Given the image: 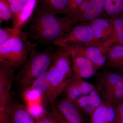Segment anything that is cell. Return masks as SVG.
<instances>
[{"label":"cell","instance_id":"obj_1","mask_svg":"<svg viewBox=\"0 0 123 123\" xmlns=\"http://www.w3.org/2000/svg\"><path fill=\"white\" fill-rule=\"evenodd\" d=\"M27 23L28 38L44 44L53 43L76 25L72 18L65 15L58 17L36 9Z\"/></svg>","mask_w":123,"mask_h":123},{"label":"cell","instance_id":"obj_2","mask_svg":"<svg viewBox=\"0 0 123 123\" xmlns=\"http://www.w3.org/2000/svg\"><path fill=\"white\" fill-rule=\"evenodd\" d=\"M70 58V52L65 49L60 48L55 52L48 70L50 77V86L42 99L45 105L54 104L73 76Z\"/></svg>","mask_w":123,"mask_h":123},{"label":"cell","instance_id":"obj_3","mask_svg":"<svg viewBox=\"0 0 123 123\" xmlns=\"http://www.w3.org/2000/svg\"><path fill=\"white\" fill-rule=\"evenodd\" d=\"M36 48L31 51L22 68L14 75V82L23 92L48 70L55 53L52 48H47L42 51Z\"/></svg>","mask_w":123,"mask_h":123},{"label":"cell","instance_id":"obj_4","mask_svg":"<svg viewBox=\"0 0 123 123\" xmlns=\"http://www.w3.org/2000/svg\"><path fill=\"white\" fill-rule=\"evenodd\" d=\"M28 38L16 37L0 45V66L15 70L23 66L31 51L38 43H33Z\"/></svg>","mask_w":123,"mask_h":123},{"label":"cell","instance_id":"obj_5","mask_svg":"<svg viewBox=\"0 0 123 123\" xmlns=\"http://www.w3.org/2000/svg\"><path fill=\"white\" fill-rule=\"evenodd\" d=\"M95 87L104 102L115 106L123 102V73L105 69L97 76Z\"/></svg>","mask_w":123,"mask_h":123},{"label":"cell","instance_id":"obj_6","mask_svg":"<svg viewBox=\"0 0 123 123\" xmlns=\"http://www.w3.org/2000/svg\"><path fill=\"white\" fill-rule=\"evenodd\" d=\"M93 39L92 27L89 23L76 24L53 44L62 48L79 44L91 43Z\"/></svg>","mask_w":123,"mask_h":123},{"label":"cell","instance_id":"obj_7","mask_svg":"<svg viewBox=\"0 0 123 123\" xmlns=\"http://www.w3.org/2000/svg\"><path fill=\"white\" fill-rule=\"evenodd\" d=\"M73 51L87 57L97 68H104L106 62V52L99 44L91 43L72 45L63 48Z\"/></svg>","mask_w":123,"mask_h":123},{"label":"cell","instance_id":"obj_8","mask_svg":"<svg viewBox=\"0 0 123 123\" xmlns=\"http://www.w3.org/2000/svg\"><path fill=\"white\" fill-rule=\"evenodd\" d=\"M103 0H84L80 10L73 18L76 24H88L103 14Z\"/></svg>","mask_w":123,"mask_h":123},{"label":"cell","instance_id":"obj_9","mask_svg":"<svg viewBox=\"0 0 123 123\" xmlns=\"http://www.w3.org/2000/svg\"><path fill=\"white\" fill-rule=\"evenodd\" d=\"M65 49L70 53L74 75L85 79L90 78L97 74L98 69L91 61L84 56Z\"/></svg>","mask_w":123,"mask_h":123},{"label":"cell","instance_id":"obj_10","mask_svg":"<svg viewBox=\"0 0 123 123\" xmlns=\"http://www.w3.org/2000/svg\"><path fill=\"white\" fill-rule=\"evenodd\" d=\"M96 89L95 86L86 81L85 79L73 75L63 93L64 98L75 102L80 97L89 94Z\"/></svg>","mask_w":123,"mask_h":123},{"label":"cell","instance_id":"obj_11","mask_svg":"<svg viewBox=\"0 0 123 123\" xmlns=\"http://www.w3.org/2000/svg\"><path fill=\"white\" fill-rule=\"evenodd\" d=\"M89 24L92 27L93 34L92 43L101 44L106 42L112 35L114 29V20L99 17Z\"/></svg>","mask_w":123,"mask_h":123},{"label":"cell","instance_id":"obj_12","mask_svg":"<svg viewBox=\"0 0 123 123\" xmlns=\"http://www.w3.org/2000/svg\"><path fill=\"white\" fill-rule=\"evenodd\" d=\"M15 71L10 68H0V109L6 108L12 98L11 92L14 81Z\"/></svg>","mask_w":123,"mask_h":123},{"label":"cell","instance_id":"obj_13","mask_svg":"<svg viewBox=\"0 0 123 123\" xmlns=\"http://www.w3.org/2000/svg\"><path fill=\"white\" fill-rule=\"evenodd\" d=\"M54 105L60 114L69 123H85L83 112L75 102L64 98Z\"/></svg>","mask_w":123,"mask_h":123},{"label":"cell","instance_id":"obj_14","mask_svg":"<svg viewBox=\"0 0 123 123\" xmlns=\"http://www.w3.org/2000/svg\"><path fill=\"white\" fill-rule=\"evenodd\" d=\"M6 110L12 123H36L35 119L26 108L12 97L7 104Z\"/></svg>","mask_w":123,"mask_h":123},{"label":"cell","instance_id":"obj_15","mask_svg":"<svg viewBox=\"0 0 123 123\" xmlns=\"http://www.w3.org/2000/svg\"><path fill=\"white\" fill-rule=\"evenodd\" d=\"M104 68L107 70L123 72V45L115 44L108 49Z\"/></svg>","mask_w":123,"mask_h":123},{"label":"cell","instance_id":"obj_16","mask_svg":"<svg viewBox=\"0 0 123 123\" xmlns=\"http://www.w3.org/2000/svg\"><path fill=\"white\" fill-rule=\"evenodd\" d=\"M74 102L82 112L90 116L103 101L97 89L89 94L80 97Z\"/></svg>","mask_w":123,"mask_h":123},{"label":"cell","instance_id":"obj_17","mask_svg":"<svg viewBox=\"0 0 123 123\" xmlns=\"http://www.w3.org/2000/svg\"><path fill=\"white\" fill-rule=\"evenodd\" d=\"M90 116L89 123H114L116 118L115 106L103 102Z\"/></svg>","mask_w":123,"mask_h":123},{"label":"cell","instance_id":"obj_18","mask_svg":"<svg viewBox=\"0 0 123 123\" xmlns=\"http://www.w3.org/2000/svg\"><path fill=\"white\" fill-rule=\"evenodd\" d=\"M38 0H28L14 16L12 20L13 27L21 29L25 25L34 14L37 5Z\"/></svg>","mask_w":123,"mask_h":123},{"label":"cell","instance_id":"obj_19","mask_svg":"<svg viewBox=\"0 0 123 123\" xmlns=\"http://www.w3.org/2000/svg\"><path fill=\"white\" fill-rule=\"evenodd\" d=\"M68 5V0H38L36 9L66 15Z\"/></svg>","mask_w":123,"mask_h":123},{"label":"cell","instance_id":"obj_20","mask_svg":"<svg viewBox=\"0 0 123 123\" xmlns=\"http://www.w3.org/2000/svg\"><path fill=\"white\" fill-rule=\"evenodd\" d=\"M114 29L112 35L101 45L106 52L108 49L115 44L123 45V14L114 20Z\"/></svg>","mask_w":123,"mask_h":123},{"label":"cell","instance_id":"obj_21","mask_svg":"<svg viewBox=\"0 0 123 123\" xmlns=\"http://www.w3.org/2000/svg\"><path fill=\"white\" fill-rule=\"evenodd\" d=\"M50 81V73L46 71L36 79L24 92L34 93L42 98L44 97L48 90Z\"/></svg>","mask_w":123,"mask_h":123},{"label":"cell","instance_id":"obj_22","mask_svg":"<svg viewBox=\"0 0 123 123\" xmlns=\"http://www.w3.org/2000/svg\"><path fill=\"white\" fill-rule=\"evenodd\" d=\"M103 15L114 20L123 14V0H103Z\"/></svg>","mask_w":123,"mask_h":123},{"label":"cell","instance_id":"obj_23","mask_svg":"<svg viewBox=\"0 0 123 123\" xmlns=\"http://www.w3.org/2000/svg\"><path fill=\"white\" fill-rule=\"evenodd\" d=\"M16 37L27 38L26 31H23L21 29L12 27H6L0 29V45L7 40Z\"/></svg>","mask_w":123,"mask_h":123},{"label":"cell","instance_id":"obj_24","mask_svg":"<svg viewBox=\"0 0 123 123\" xmlns=\"http://www.w3.org/2000/svg\"><path fill=\"white\" fill-rule=\"evenodd\" d=\"M14 15L7 0H0V20L8 21L13 20Z\"/></svg>","mask_w":123,"mask_h":123},{"label":"cell","instance_id":"obj_25","mask_svg":"<svg viewBox=\"0 0 123 123\" xmlns=\"http://www.w3.org/2000/svg\"><path fill=\"white\" fill-rule=\"evenodd\" d=\"M84 0H68V10L65 16L74 18L78 13Z\"/></svg>","mask_w":123,"mask_h":123},{"label":"cell","instance_id":"obj_26","mask_svg":"<svg viewBox=\"0 0 123 123\" xmlns=\"http://www.w3.org/2000/svg\"><path fill=\"white\" fill-rule=\"evenodd\" d=\"M9 4L14 17L20 11L23 5L28 0H7Z\"/></svg>","mask_w":123,"mask_h":123},{"label":"cell","instance_id":"obj_27","mask_svg":"<svg viewBox=\"0 0 123 123\" xmlns=\"http://www.w3.org/2000/svg\"><path fill=\"white\" fill-rule=\"evenodd\" d=\"M39 123H58L55 119L52 117L48 112H43L34 117Z\"/></svg>","mask_w":123,"mask_h":123},{"label":"cell","instance_id":"obj_28","mask_svg":"<svg viewBox=\"0 0 123 123\" xmlns=\"http://www.w3.org/2000/svg\"><path fill=\"white\" fill-rule=\"evenodd\" d=\"M48 113L55 119L58 123H70L60 114L54 104L51 105V110Z\"/></svg>","mask_w":123,"mask_h":123},{"label":"cell","instance_id":"obj_29","mask_svg":"<svg viewBox=\"0 0 123 123\" xmlns=\"http://www.w3.org/2000/svg\"><path fill=\"white\" fill-rule=\"evenodd\" d=\"M0 123H12L6 108L0 109Z\"/></svg>","mask_w":123,"mask_h":123},{"label":"cell","instance_id":"obj_30","mask_svg":"<svg viewBox=\"0 0 123 123\" xmlns=\"http://www.w3.org/2000/svg\"><path fill=\"white\" fill-rule=\"evenodd\" d=\"M115 107L116 118L114 123H117L123 117V102L117 105Z\"/></svg>","mask_w":123,"mask_h":123},{"label":"cell","instance_id":"obj_31","mask_svg":"<svg viewBox=\"0 0 123 123\" xmlns=\"http://www.w3.org/2000/svg\"><path fill=\"white\" fill-rule=\"evenodd\" d=\"M117 123H123V117L118 121V122H117Z\"/></svg>","mask_w":123,"mask_h":123},{"label":"cell","instance_id":"obj_32","mask_svg":"<svg viewBox=\"0 0 123 123\" xmlns=\"http://www.w3.org/2000/svg\"><path fill=\"white\" fill-rule=\"evenodd\" d=\"M35 120H36V123H38V122L37 121V120H36L35 119Z\"/></svg>","mask_w":123,"mask_h":123}]
</instances>
